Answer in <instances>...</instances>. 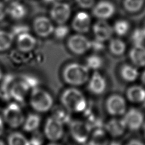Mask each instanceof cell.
<instances>
[{
    "label": "cell",
    "mask_w": 145,
    "mask_h": 145,
    "mask_svg": "<svg viewBox=\"0 0 145 145\" xmlns=\"http://www.w3.org/2000/svg\"><path fill=\"white\" fill-rule=\"evenodd\" d=\"M105 129L110 136L118 138L125 133L127 128L122 118H113L106 123Z\"/></svg>",
    "instance_id": "cell-16"
},
{
    "label": "cell",
    "mask_w": 145,
    "mask_h": 145,
    "mask_svg": "<svg viewBox=\"0 0 145 145\" xmlns=\"http://www.w3.org/2000/svg\"><path fill=\"white\" fill-rule=\"evenodd\" d=\"M71 8L65 3H56L51 10V16L59 24H63L70 17Z\"/></svg>",
    "instance_id": "cell-13"
},
{
    "label": "cell",
    "mask_w": 145,
    "mask_h": 145,
    "mask_svg": "<svg viewBox=\"0 0 145 145\" xmlns=\"http://www.w3.org/2000/svg\"><path fill=\"white\" fill-rule=\"evenodd\" d=\"M3 121L10 127L17 129L22 126L25 120V116L22 108L17 103H10L3 112Z\"/></svg>",
    "instance_id": "cell-4"
},
{
    "label": "cell",
    "mask_w": 145,
    "mask_h": 145,
    "mask_svg": "<svg viewBox=\"0 0 145 145\" xmlns=\"http://www.w3.org/2000/svg\"><path fill=\"white\" fill-rule=\"evenodd\" d=\"M93 33L95 39L101 41H106L110 40L113 33V27L105 20H99L93 26Z\"/></svg>",
    "instance_id": "cell-14"
},
{
    "label": "cell",
    "mask_w": 145,
    "mask_h": 145,
    "mask_svg": "<svg viewBox=\"0 0 145 145\" xmlns=\"http://www.w3.org/2000/svg\"><path fill=\"white\" fill-rule=\"evenodd\" d=\"M8 145H30V142L21 133L14 132L8 136Z\"/></svg>",
    "instance_id": "cell-27"
},
{
    "label": "cell",
    "mask_w": 145,
    "mask_h": 145,
    "mask_svg": "<svg viewBox=\"0 0 145 145\" xmlns=\"http://www.w3.org/2000/svg\"><path fill=\"white\" fill-rule=\"evenodd\" d=\"M45 1H47V2H53V1H55V0H45Z\"/></svg>",
    "instance_id": "cell-50"
},
{
    "label": "cell",
    "mask_w": 145,
    "mask_h": 145,
    "mask_svg": "<svg viewBox=\"0 0 145 145\" xmlns=\"http://www.w3.org/2000/svg\"><path fill=\"white\" fill-rule=\"evenodd\" d=\"M28 33V28L26 26H24V25H19V26H16L13 29V32L12 34L14 35V36H18L21 35L24 33Z\"/></svg>",
    "instance_id": "cell-37"
},
{
    "label": "cell",
    "mask_w": 145,
    "mask_h": 145,
    "mask_svg": "<svg viewBox=\"0 0 145 145\" xmlns=\"http://www.w3.org/2000/svg\"><path fill=\"white\" fill-rule=\"evenodd\" d=\"M7 14V10L5 9L4 5L0 3V20H1L5 17Z\"/></svg>",
    "instance_id": "cell-41"
},
{
    "label": "cell",
    "mask_w": 145,
    "mask_h": 145,
    "mask_svg": "<svg viewBox=\"0 0 145 145\" xmlns=\"http://www.w3.org/2000/svg\"><path fill=\"white\" fill-rule=\"evenodd\" d=\"M85 65L87 66V68L89 69L92 70L97 71L98 69H101L104 64V61H103L101 57L99 56L97 54H92V55L89 56L86 59L85 61Z\"/></svg>",
    "instance_id": "cell-29"
},
{
    "label": "cell",
    "mask_w": 145,
    "mask_h": 145,
    "mask_svg": "<svg viewBox=\"0 0 145 145\" xmlns=\"http://www.w3.org/2000/svg\"><path fill=\"white\" fill-rule=\"evenodd\" d=\"M126 145H145L143 142L139 140V139H133L129 141Z\"/></svg>",
    "instance_id": "cell-40"
},
{
    "label": "cell",
    "mask_w": 145,
    "mask_h": 145,
    "mask_svg": "<svg viewBox=\"0 0 145 145\" xmlns=\"http://www.w3.org/2000/svg\"><path fill=\"white\" fill-rule=\"evenodd\" d=\"M108 145H121V144L117 141H113V142H110Z\"/></svg>",
    "instance_id": "cell-45"
},
{
    "label": "cell",
    "mask_w": 145,
    "mask_h": 145,
    "mask_svg": "<svg viewBox=\"0 0 145 145\" xmlns=\"http://www.w3.org/2000/svg\"><path fill=\"white\" fill-rule=\"evenodd\" d=\"M131 40L134 45H143L145 41V34L143 28L134 31L131 36Z\"/></svg>",
    "instance_id": "cell-33"
},
{
    "label": "cell",
    "mask_w": 145,
    "mask_h": 145,
    "mask_svg": "<svg viewBox=\"0 0 145 145\" xmlns=\"http://www.w3.org/2000/svg\"><path fill=\"white\" fill-rule=\"evenodd\" d=\"M3 71L1 68H0V81L3 79Z\"/></svg>",
    "instance_id": "cell-46"
},
{
    "label": "cell",
    "mask_w": 145,
    "mask_h": 145,
    "mask_svg": "<svg viewBox=\"0 0 145 145\" xmlns=\"http://www.w3.org/2000/svg\"><path fill=\"white\" fill-rule=\"evenodd\" d=\"M143 31H144V34H145V23H144V26H143Z\"/></svg>",
    "instance_id": "cell-51"
},
{
    "label": "cell",
    "mask_w": 145,
    "mask_h": 145,
    "mask_svg": "<svg viewBox=\"0 0 145 145\" xmlns=\"http://www.w3.org/2000/svg\"><path fill=\"white\" fill-rule=\"evenodd\" d=\"M116 11L115 5L109 1H101L94 6L93 15L99 20H107L113 16Z\"/></svg>",
    "instance_id": "cell-12"
},
{
    "label": "cell",
    "mask_w": 145,
    "mask_h": 145,
    "mask_svg": "<svg viewBox=\"0 0 145 145\" xmlns=\"http://www.w3.org/2000/svg\"><path fill=\"white\" fill-rule=\"evenodd\" d=\"M126 45L123 40L119 38L111 39L109 43V50L110 52L116 56H121L125 53Z\"/></svg>",
    "instance_id": "cell-25"
},
{
    "label": "cell",
    "mask_w": 145,
    "mask_h": 145,
    "mask_svg": "<svg viewBox=\"0 0 145 145\" xmlns=\"http://www.w3.org/2000/svg\"><path fill=\"white\" fill-rule=\"evenodd\" d=\"M143 132H144V136H145V123H144V125H143Z\"/></svg>",
    "instance_id": "cell-49"
},
{
    "label": "cell",
    "mask_w": 145,
    "mask_h": 145,
    "mask_svg": "<svg viewBox=\"0 0 145 145\" xmlns=\"http://www.w3.org/2000/svg\"><path fill=\"white\" fill-rule=\"evenodd\" d=\"M141 80L142 83H143V84L145 86V70L143 71V72L141 74Z\"/></svg>",
    "instance_id": "cell-43"
},
{
    "label": "cell",
    "mask_w": 145,
    "mask_h": 145,
    "mask_svg": "<svg viewBox=\"0 0 145 145\" xmlns=\"http://www.w3.org/2000/svg\"><path fill=\"white\" fill-rule=\"evenodd\" d=\"M61 1H63V0H61Z\"/></svg>",
    "instance_id": "cell-52"
},
{
    "label": "cell",
    "mask_w": 145,
    "mask_h": 145,
    "mask_svg": "<svg viewBox=\"0 0 145 145\" xmlns=\"http://www.w3.org/2000/svg\"><path fill=\"white\" fill-rule=\"evenodd\" d=\"M126 96L127 99L131 103H144L145 89L140 85H133L127 90Z\"/></svg>",
    "instance_id": "cell-21"
},
{
    "label": "cell",
    "mask_w": 145,
    "mask_h": 145,
    "mask_svg": "<svg viewBox=\"0 0 145 145\" xmlns=\"http://www.w3.org/2000/svg\"><path fill=\"white\" fill-rule=\"evenodd\" d=\"M0 145H6V144L5 143L4 141H3L2 140H0Z\"/></svg>",
    "instance_id": "cell-48"
},
{
    "label": "cell",
    "mask_w": 145,
    "mask_h": 145,
    "mask_svg": "<svg viewBox=\"0 0 145 145\" xmlns=\"http://www.w3.org/2000/svg\"><path fill=\"white\" fill-rule=\"evenodd\" d=\"M5 1L10 3V5H11L13 3H19L20 0H5Z\"/></svg>",
    "instance_id": "cell-44"
},
{
    "label": "cell",
    "mask_w": 145,
    "mask_h": 145,
    "mask_svg": "<svg viewBox=\"0 0 145 145\" xmlns=\"http://www.w3.org/2000/svg\"><path fill=\"white\" fill-rule=\"evenodd\" d=\"M54 32L56 38L58 39H63L68 35L69 29L66 25L61 24L57 27L56 29H54Z\"/></svg>",
    "instance_id": "cell-34"
},
{
    "label": "cell",
    "mask_w": 145,
    "mask_h": 145,
    "mask_svg": "<svg viewBox=\"0 0 145 145\" xmlns=\"http://www.w3.org/2000/svg\"><path fill=\"white\" fill-rule=\"evenodd\" d=\"M113 29V32L117 35L120 36H125L130 29V24L125 20H118L114 24Z\"/></svg>",
    "instance_id": "cell-31"
},
{
    "label": "cell",
    "mask_w": 145,
    "mask_h": 145,
    "mask_svg": "<svg viewBox=\"0 0 145 145\" xmlns=\"http://www.w3.org/2000/svg\"><path fill=\"white\" fill-rule=\"evenodd\" d=\"M105 48L104 44L103 41L97 40L95 39L94 40L91 41V48L96 52H100Z\"/></svg>",
    "instance_id": "cell-39"
},
{
    "label": "cell",
    "mask_w": 145,
    "mask_h": 145,
    "mask_svg": "<svg viewBox=\"0 0 145 145\" xmlns=\"http://www.w3.org/2000/svg\"><path fill=\"white\" fill-rule=\"evenodd\" d=\"M30 105L38 113H46L54 106V99L50 93L40 87L31 90Z\"/></svg>",
    "instance_id": "cell-3"
},
{
    "label": "cell",
    "mask_w": 145,
    "mask_h": 145,
    "mask_svg": "<svg viewBox=\"0 0 145 145\" xmlns=\"http://www.w3.org/2000/svg\"><path fill=\"white\" fill-rule=\"evenodd\" d=\"M21 78L28 85V86L30 87V89L31 90L35 89L36 87H38V80L37 78H36L35 76L27 75V76H22Z\"/></svg>",
    "instance_id": "cell-36"
},
{
    "label": "cell",
    "mask_w": 145,
    "mask_h": 145,
    "mask_svg": "<svg viewBox=\"0 0 145 145\" xmlns=\"http://www.w3.org/2000/svg\"><path fill=\"white\" fill-rule=\"evenodd\" d=\"M4 131V121L0 116V136L2 135Z\"/></svg>",
    "instance_id": "cell-42"
},
{
    "label": "cell",
    "mask_w": 145,
    "mask_h": 145,
    "mask_svg": "<svg viewBox=\"0 0 145 145\" xmlns=\"http://www.w3.org/2000/svg\"><path fill=\"white\" fill-rule=\"evenodd\" d=\"M144 3V0H124L123 7L127 11L131 13L139 12Z\"/></svg>",
    "instance_id": "cell-32"
},
{
    "label": "cell",
    "mask_w": 145,
    "mask_h": 145,
    "mask_svg": "<svg viewBox=\"0 0 145 145\" xmlns=\"http://www.w3.org/2000/svg\"><path fill=\"white\" fill-rule=\"evenodd\" d=\"M47 145H61L60 144H59L57 143H56V142H51L50 143H49Z\"/></svg>",
    "instance_id": "cell-47"
},
{
    "label": "cell",
    "mask_w": 145,
    "mask_h": 145,
    "mask_svg": "<svg viewBox=\"0 0 145 145\" xmlns=\"http://www.w3.org/2000/svg\"><path fill=\"white\" fill-rule=\"evenodd\" d=\"M30 90L31 89L22 78L20 80H15L10 88V99H13L17 103H23Z\"/></svg>",
    "instance_id": "cell-10"
},
{
    "label": "cell",
    "mask_w": 145,
    "mask_h": 145,
    "mask_svg": "<svg viewBox=\"0 0 145 145\" xmlns=\"http://www.w3.org/2000/svg\"><path fill=\"white\" fill-rule=\"evenodd\" d=\"M91 129L87 121L74 120L69 123L70 135L72 139L78 144H85L89 141Z\"/></svg>",
    "instance_id": "cell-5"
},
{
    "label": "cell",
    "mask_w": 145,
    "mask_h": 145,
    "mask_svg": "<svg viewBox=\"0 0 145 145\" xmlns=\"http://www.w3.org/2000/svg\"><path fill=\"white\" fill-rule=\"evenodd\" d=\"M14 36L12 33L0 31V52L6 51L11 47Z\"/></svg>",
    "instance_id": "cell-28"
},
{
    "label": "cell",
    "mask_w": 145,
    "mask_h": 145,
    "mask_svg": "<svg viewBox=\"0 0 145 145\" xmlns=\"http://www.w3.org/2000/svg\"><path fill=\"white\" fill-rule=\"evenodd\" d=\"M106 109L110 115L113 116L123 115L127 111L126 101L120 95H111L106 101Z\"/></svg>",
    "instance_id": "cell-8"
},
{
    "label": "cell",
    "mask_w": 145,
    "mask_h": 145,
    "mask_svg": "<svg viewBox=\"0 0 145 145\" xmlns=\"http://www.w3.org/2000/svg\"><path fill=\"white\" fill-rule=\"evenodd\" d=\"M3 82L1 85V93L4 98L10 99L9 93L10 88L16 78L12 75H7L3 78Z\"/></svg>",
    "instance_id": "cell-30"
},
{
    "label": "cell",
    "mask_w": 145,
    "mask_h": 145,
    "mask_svg": "<svg viewBox=\"0 0 145 145\" xmlns=\"http://www.w3.org/2000/svg\"><path fill=\"white\" fill-rule=\"evenodd\" d=\"M61 102L71 113H84L88 107L84 94L74 87L64 90L61 94Z\"/></svg>",
    "instance_id": "cell-2"
},
{
    "label": "cell",
    "mask_w": 145,
    "mask_h": 145,
    "mask_svg": "<svg viewBox=\"0 0 145 145\" xmlns=\"http://www.w3.org/2000/svg\"><path fill=\"white\" fill-rule=\"evenodd\" d=\"M41 123L40 116L36 113L29 114L26 118L22 125L23 129L27 133H34L39 128Z\"/></svg>",
    "instance_id": "cell-24"
},
{
    "label": "cell",
    "mask_w": 145,
    "mask_h": 145,
    "mask_svg": "<svg viewBox=\"0 0 145 145\" xmlns=\"http://www.w3.org/2000/svg\"><path fill=\"white\" fill-rule=\"evenodd\" d=\"M129 59L134 66L139 68L145 67V46L134 45L129 52Z\"/></svg>",
    "instance_id": "cell-18"
},
{
    "label": "cell",
    "mask_w": 145,
    "mask_h": 145,
    "mask_svg": "<svg viewBox=\"0 0 145 145\" xmlns=\"http://www.w3.org/2000/svg\"><path fill=\"white\" fill-rule=\"evenodd\" d=\"M63 77L67 84L72 87H79L89 81L90 69L84 64L72 63L63 69Z\"/></svg>",
    "instance_id": "cell-1"
},
{
    "label": "cell",
    "mask_w": 145,
    "mask_h": 145,
    "mask_svg": "<svg viewBox=\"0 0 145 145\" xmlns=\"http://www.w3.org/2000/svg\"><path fill=\"white\" fill-rule=\"evenodd\" d=\"M7 12L14 19H20L25 16L26 10L24 5L19 2L10 5L9 8L7 10Z\"/></svg>",
    "instance_id": "cell-26"
},
{
    "label": "cell",
    "mask_w": 145,
    "mask_h": 145,
    "mask_svg": "<svg viewBox=\"0 0 145 145\" xmlns=\"http://www.w3.org/2000/svg\"><path fill=\"white\" fill-rule=\"evenodd\" d=\"M44 136L40 132L36 131L33 133V136L29 139L30 145H42L44 141Z\"/></svg>",
    "instance_id": "cell-35"
},
{
    "label": "cell",
    "mask_w": 145,
    "mask_h": 145,
    "mask_svg": "<svg viewBox=\"0 0 145 145\" xmlns=\"http://www.w3.org/2000/svg\"><path fill=\"white\" fill-rule=\"evenodd\" d=\"M52 116L63 124L69 123L71 121V112L63 105H56L51 109Z\"/></svg>",
    "instance_id": "cell-22"
},
{
    "label": "cell",
    "mask_w": 145,
    "mask_h": 145,
    "mask_svg": "<svg viewBox=\"0 0 145 145\" xmlns=\"http://www.w3.org/2000/svg\"><path fill=\"white\" fill-rule=\"evenodd\" d=\"M77 3L83 8H90L94 6L95 0H76Z\"/></svg>",
    "instance_id": "cell-38"
},
{
    "label": "cell",
    "mask_w": 145,
    "mask_h": 145,
    "mask_svg": "<svg viewBox=\"0 0 145 145\" xmlns=\"http://www.w3.org/2000/svg\"><path fill=\"white\" fill-rule=\"evenodd\" d=\"M17 46L18 49L22 52H29L35 48L36 40L35 37L29 33H24L17 37Z\"/></svg>",
    "instance_id": "cell-19"
},
{
    "label": "cell",
    "mask_w": 145,
    "mask_h": 145,
    "mask_svg": "<svg viewBox=\"0 0 145 145\" xmlns=\"http://www.w3.org/2000/svg\"><path fill=\"white\" fill-rule=\"evenodd\" d=\"M123 116L122 120L126 128L130 131H138L144 123V116L138 109L131 108L127 111Z\"/></svg>",
    "instance_id": "cell-7"
},
{
    "label": "cell",
    "mask_w": 145,
    "mask_h": 145,
    "mask_svg": "<svg viewBox=\"0 0 145 145\" xmlns=\"http://www.w3.org/2000/svg\"><path fill=\"white\" fill-rule=\"evenodd\" d=\"M34 29L36 34L41 37H47L54 31L52 23L45 17H40L35 20Z\"/></svg>",
    "instance_id": "cell-17"
},
{
    "label": "cell",
    "mask_w": 145,
    "mask_h": 145,
    "mask_svg": "<svg viewBox=\"0 0 145 145\" xmlns=\"http://www.w3.org/2000/svg\"><path fill=\"white\" fill-rule=\"evenodd\" d=\"M89 145H108L110 142L109 134L105 129L99 127L95 129L90 134Z\"/></svg>",
    "instance_id": "cell-20"
},
{
    "label": "cell",
    "mask_w": 145,
    "mask_h": 145,
    "mask_svg": "<svg viewBox=\"0 0 145 145\" xmlns=\"http://www.w3.org/2000/svg\"><path fill=\"white\" fill-rule=\"evenodd\" d=\"M68 46L73 54L83 55L91 49V41L81 34L74 35L69 38Z\"/></svg>",
    "instance_id": "cell-9"
},
{
    "label": "cell",
    "mask_w": 145,
    "mask_h": 145,
    "mask_svg": "<svg viewBox=\"0 0 145 145\" xmlns=\"http://www.w3.org/2000/svg\"><path fill=\"white\" fill-rule=\"evenodd\" d=\"M64 135V124L57 120L52 116L46 120L44 127V136L52 142H56Z\"/></svg>",
    "instance_id": "cell-6"
},
{
    "label": "cell",
    "mask_w": 145,
    "mask_h": 145,
    "mask_svg": "<svg viewBox=\"0 0 145 145\" xmlns=\"http://www.w3.org/2000/svg\"><path fill=\"white\" fill-rule=\"evenodd\" d=\"M120 76L124 81L133 82L138 79L139 72L135 66L124 64L120 69Z\"/></svg>",
    "instance_id": "cell-23"
},
{
    "label": "cell",
    "mask_w": 145,
    "mask_h": 145,
    "mask_svg": "<svg viewBox=\"0 0 145 145\" xmlns=\"http://www.w3.org/2000/svg\"><path fill=\"white\" fill-rule=\"evenodd\" d=\"M107 87V82L105 77L97 71H94L88 81V90L94 95H101Z\"/></svg>",
    "instance_id": "cell-11"
},
{
    "label": "cell",
    "mask_w": 145,
    "mask_h": 145,
    "mask_svg": "<svg viewBox=\"0 0 145 145\" xmlns=\"http://www.w3.org/2000/svg\"><path fill=\"white\" fill-rule=\"evenodd\" d=\"M72 25L78 33H87L91 26V18L87 12H80L74 16Z\"/></svg>",
    "instance_id": "cell-15"
}]
</instances>
